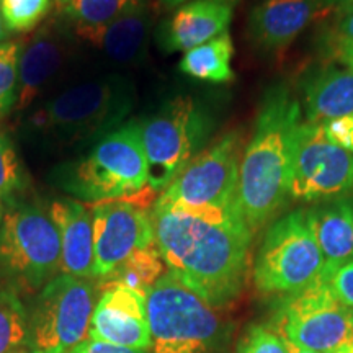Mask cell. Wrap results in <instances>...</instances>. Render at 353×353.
Returning a JSON list of instances; mask_svg holds the SVG:
<instances>
[{"label": "cell", "instance_id": "1", "mask_svg": "<svg viewBox=\"0 0 353 353\" xmlns=\"http://www.w3.org/2000/svg\"><path fill=\"white\" fill-rule=\"evenodd\" d=\"M151 219L154 244L170 275L211 307L236 299L245 280L254 234L239 211L154 206Z\"/></svg>", "mask_w": 353, "mask_h": 353}, {"label": "cell", "instance_id": "2", "mask_svg": "<svg viewBox=\"0 0 353 353\" xmlns=\"http://www.w3.org/2000/svg\"><path fill=\"white\" fill-rule=\"evenodd\" d=\"M301 107L283 85H273L262 100L249 144L244 149L236 208L252 232L267 224L290 198Z\"/></svg>", "mask_w": 353, "mask_h": 353}, {"label": "cell", "instance_id": "3", "mask_svg": "<svg viewBox=\"0 0 353 353\" xmlns=\"http://www.w3.org/2000/svg\"><path fill=\"white\" fill-rule=\"evenodd\" d=\"M61 182L83 200H126L145 208L152 195L139 123L103 136L87 157L65 169Z\"/></svg>", "mask_w": 353, "mask_h": 353}, {"label": "cell", "instance_id": "4", "mask_svg": "<svg viewBox=\"0 0 353 353\" xmlns=\"http://www.w3.org/2000/svg\"><path fill=\"white\" fill-rule=\"evenodd\" d=\"M130 108L126 83L120 79H99L61 92L30 117L28 128L54 143L74 144L107 132Z\"/></svg>", "mask_w": 353, "mask_h": 353}, {"label": "cell", "instance_id": "5", "mask_svg": "<svg viewBox=\"0 0 353 353\" xmlns=\"http://www.w3.org/2000/svg\"><path fill=\"white\" fill-rule=\"evenodd\" d=\"M325 260L311 228L307 210H294L265 232L254 265V281L267 294H291L314 283Z\"/></svg>", "mask_w": 353, "mask_h": 353}, {"label": "cell", "instance_id": "6", "mask_svg": "<svg viewBox=\"0 0 353 353\" xmlns=\"http://www.w3.org/2000/svg\"><path fill=\"white\" fill-rule=\"evenodd\" d=\"M152 353H210L221 324L214 307L167 273L145 294Z\"/></svg>", "mask_w": 353, "mask_h": 353}, {"label": "cell", "instance_id": "7", "mask_svg": "<svg viewBox=\"0 0 353 353\" xmlns=\"http://www.w3.org/2000/svg\"><path fill=\"white\" fill-rule=\"evenodd\" d=\"M242 154V132H228L196 154L167 185L154 206L187 211L237 210L236 192Z\"/></svg>", "mask_w": 353, "mask_h": 353}, {"label": "cell", "instance_id": "8", "mask_svg": "<svg viewBox=\"0 0 353 353\" xmlns=\"http://www.w3.org/2000/svg\"><path fill=\"white\" fill-rule=\"evenodd\" d=\"M330 273L296 293L286 294L275 316L288 343L316 353H334L353 342V307L335 296Z\"/></svg>", "mask_w": 353, "mask_h": 353}, {"label": "cell", "instance_id": "9", "mask_svg": "<svg viewBox=\"0 0 353 353\" xmlns=\"http://www.w3.org/2000/svg\"><path fill=\"white\" fill-rule=\"evenodd\" d=\"M148 159L149 188L164 192L195 157L210 134L208 114L190 97H179L139 123Z\"/></svg>", "mask_w": 353, "mask_h": 353}, {"label": "cell", "instance_id": "10", "mask_svg": "<svg viewBox=\"0 0 353 353\" xmlns=\"http://www.w3.org/2000/svg\"><path fill=\"white\" fill-rule=\"evenodd\" d=\"M94 290L83 278H52L28 321L30 353H69L87 341L94 314Z\"/></svg>", "mask_w": 353, "mask_h": 353}, {"label": "cell", "instance_id": "11", "mask_svg": "<svg viewBox=\"0 0 353 353\" xmlns=\"http://www.w3.org/2000/svg\"><path fill=\"white\" fill-rule=\"evenodd\" d=\"M0 260L38 288L61 268V239L51 216L37 205H13L0 224Z\"/></svg>", "mask_w": 353, "mask_h": 353}, {"label": "cell", "instance_id": "12", "mask_svg": "<svg viewBox=\"0 0 353 353\" xmlns=\"http://www.w3.org/2000/svg\"><path fill=\"white\" fill-rule=\"evenodd\" d=\"M353 190V152L332 143L322 125L301 123L294 149L290 198L330 200Z\"/></svg>", "mask_w": 353, "mask_h": 353}, {"label": "cell", "instance_id": "13", "mask_svg": "<svg viewBox=\"0 0 353 353\" xmlns=\"http://www.w3.org/2000/svg\"><path fill=\"white\" fill-rule=\"evenodd\" d=\"M94 276L103 278L132 252L154 244L151 214L126 200L95 203Z\"/></svg>", "mask_w": 353, "mask_h": 353}, {"label": "cell", "instance_id": "14", "mask_svg": "<svg viewBox=\"0 0 353 353\" xmlns=\"http://www.w3.org/2000/svg\"><path fill=\"white\" fill-rule=\"evenodd\" d=\"M145 294L125 286L105 290L92 314L90 341L134 350L151 348Z\"/></svg>", "mask_w": 353, "mask_h": 353}, {"label": "cell", "instance_id": "15", "mask_svg": "<svg viewBox=\"0 0 353 353\" xmlns=\"http://www.w3.org/2000/svg\"><path fill=\"white\" fill-rule=\"evenodd\" d=\"M330 0H263L249 15V37L262 51L288 48Z\"/></svg>", "mask_w": 353, "mask_h": 353}, {"label": "cell", "instance_id": "16", "mask_svg": "<svg viewBox=\"0 0 353 353\" xmlns=\"http://www.w3.org/2000/svg\"><path fill=\"white\" fill-rule=\"evenodd\" d=\"M236 0H192L167 20L161 33L165 51H190L228 33Z\"/></svg>", "mask_w": 353, "mask_h": 353}, {"label": "cell", "instance_id": "17", "mask_svg": "<svg viewBox=\"0 0 353 353\" xmlns=\"http://www.w3.org/2000/svg\"><path fill=\"white\" fill-rule=\"evenodd\" d=\"M68 43L54 25H46L34 33L20 52L19 99L17 108L23 110L38 99L51 79L64 65Z\"/></svg>", "mask_w": 353, "mask_h": 353}, {"label": "cell", "instance_id": "18", "mask_svg": "<svg viewBox=\"0 0 353 353\" xmlns=\"http://www.w3.org/2000/svg\"><path fill=\"white\" fill-rule=\"evenodd\" d=\"M50 216L59 231L61 270L83 280L94 276V219L87 206L69 198L56 200Z\"/></svg>", "mask_w": 353, "mask_h": 353}, {"label": "cell", "instance_id": "19", "mask_svg": "<svg viewBox=\"0 0 353 353\" xmlns=\"http://www.w3.org/2000/svg\"><path fill=\"white\" fill-rule=\"evenodd\" d=\"M311 228L325 260V272L334 275L353 260V196H337L307 210Z\"/></svg>", "mask_w": 353, "mask_h": 353}, {"label": "cell", "instance_id": "20", "mask_svg": "<svg viewBox=\"0 0 353 353\" xmlns=\"http://www.w3.org/2000/svg\"><path fill=\"white\" fill-rule=\"evenodd\" d=\"M307 123L325 121L353 114V70L329 65L312 72L303 85Z\"/></svg>", "mask_w": 353, "mask_h": 353}, {"label": "cell", "instance_id": "21", "mask_svg": "<svg viewBox=\"0 0 353 353\" xmlns=\"http://www.w3.org/2000/svg\"><path fill=\"white\" fill-rule=\"evenodd\" d=\"M151 23V17L143 7L105 26L76 30V34L103 51L114 63L131 64L143 56Z\"/></svg>", "mask_w": 353, "mask_h": 353}, {"label": "cell", "instance_id": "22", "mask_svg": "<svg viewBox=\"0 0 353 353\" xmlns=\"http://www.w3.org/2000/svg\"><path fill=\"white\" fill-rule=\"evenodd\" d=\"M234 44L229 33L187 51L179 63L180 72L198 81L224 83L234 79L231 61Z\"/></svg>", "mask_w": 353, "mask_h": 353}, {"label": "cell", "instance_id": "23", "mask_svg": "<svg viewBox=\"0 0 353 353\" xmlns=\"http://www.w3.org/2000/svg\"><path fill=\"white\" fill-rule=\"evenodd\" d=\"M162 273H164V260L159 254L156 244H152L132 252L112 273L100 278V286L103 291L114 286H125L148 293L164 276Z\"/></svg>", "mask_w": 353, "mask_h": 353}, {"label": "cell", "instance_id": "24", "mask_svg": "<svg viewBox=\"0 0 353 353\" xmlns=\"http://www.w3.org/2000/svg\"><path fill=\"white\" fill-rule=\"evenodd\" d=\"M56 3L74 32L105 26L144 7V0H56Z\"/></svg>", "mask_w": 353, "mask_h": 353}, {"label": "cell", "instance_id": "25", "mask_svg": "<svg viewBox=\"0 0 353 353\" xmlns=\"http://www.w3.org/2000/svg\"><path fill=\"white\" fill-rule=\"evenodd\" d=\"M28 342L25 307L12 291H0V353H19Z\"/></svg>", "mask_w": 353, "mask_h": 353}, {"label": "cell", "instance_id": "26", "mask_svg": "<svg viewBox=\"0 0 353 353\" xmlns=\"http://www.w3.org/2000/svg\"><path fill=\"white\" fill-rule=\"evenodd\" d=\"M51 0H2V19L8 33H26L41 23Z\"/></svg>", "mask_w": 353, "mask_h": 353}, {"label": "cell", "instance_id": "27", "mask_svg": "<svg viewBox=\"0 0 353 353\" xmlns=\"http://www.w3.org/2000/svg\"><path fill=\"white\" fill-rule=\"evenodd\" d=\"M20 43H0V117L7 114L19 99Z\"/></svg>", "mask_w": 353, "mask_h": 353}, {"label": "cell", "instance_id": "28", "mask_svg": "<svg viewBox=\"0 0 353 353\" xmlns=\"http://www.w3.org/2000/svg\"><path fill=\"white\" fill-rule=\"evenodd\" d=\"M25 187L21 162L7 136L0 132V198H10Z\"/></svg>", "mask_w": 353, "mask_h": 353}, {"label": "cell", "instance_id": "29", "mask_svg": "<svg viewBox=\"0 0 353 353\" xmlns=\"http://www.w3.org/2000/svg\"><path fill=\"white\" fill-rule=\"evenodd\" d=\"M237 353H290V348L275 329L257 325L245 334Z\"/></svg>", "mask_w": 353, "mask_h": 353}, {"label": "cell", "instance_id": "30", "mask_svg": "<svg viewBox=\"0 0 353 353\" xmlns=\"http://www.w3.org/2000/svg\"><path fill=\"white\" fill-rule=\"evenodd\" d=\"M322 130L332 143L353 152V114L322 123Z\"/></svg>", "mask_w": 353, "mask_h": 353}, {"label": "cell", "instance_id": "31", "mask_svg": "<svg viewBox=\"0 0 353 353\" xmlns=\"http://www.w3.org/2000/svg\"><path fill=\"white\" fill-rule=\"evenodd\" d=\"M335 296L345 303L347 306L353 307V260L339 268L330 278Z\"/></svg>", "mask_w": 353, "mask_h": 353}, {"label": "cell", "instance_id": "32", "mask_svg": "<svg viewBox=\"0 0 353 353\" xmlns=\"http://www.w3.org/2000/svg\"><path fill=\"white\" fill-rule=\"evenodd\" d=\"M332 39L353 43V7L339 8V15L332 25Z\"/></svg>", "mask_w": 353, "mask_h": 353}, {"label": "cell", "instance_id": "33", "mask_svg": "<svg viewBox=\"0 0 353 353\" xmlns=\"http://www.w3.org/2000/svg\"><path fill=\"white\" fill-rule=\"evenodd\" d=\"M69 353H145V350H134V348L117 347L97 341H85Z\"/></svg>", "mask_w": 353, "mask_h": 353}, {"label": "cell", "instance_id": "34", "mask_svg": "<svg viewBox=\"0 0 353 353\" xmlns=\"http://www.w3.org/2000/svg\"><path fill=\"white\" fill-rule=\"evenodd\" d=\"M330 46H332L335 59L345 65V68L353 70V43L335 41V39H332V44H330Z\"/></svg>", "mask_w": 353, "mask_h": 353}, {"label": "cell", "instance_id": "35", "mask_svg": "<svg viewBox=\"0 0 353 353\" xmlns=\"http://www.w3.org/2000/svg\"><path fill=\"white\" fill-rule=\"evenodd\" d=\"M187 2H192V0H157V8L161 12H170V10H175V8H179L180 6H183V3Z\"/></svg>", "mask_w": 353, "mask_h": 353}, {"label": "cell", "instance_id": "36", "mask_svg": "<svg viewBox=\"0 0 353 353\" xmlns=\"http://www.w3.org/2000/svg\"><path fill=\"white\" fill-rule=\"evenodd\" d=\"M8 30L6 28V23H3L2 19V0H0V43H3L8 38Z\"/></svg>", "mask_w": 353, "mask_h": 353}, {"label": "cell", "instance_id": "37", "mask_svg": "<svg viewBox=\"0 0 353 353\" xmlns=\"http://www.w3.org/2000/svg\"><path fill=\"white\" fill-rule=\"evenodd\" d=\"M332 6H337L339 8H348L353 7V0H330Z\"/></svg>", "mask_w": 353, "mask_h": 353}, {"label": "cell", "instance_id": "38", "mask_svg": "<svg viewBox=\"0 0 353 353\" xmlns=\"http://www.w3.org/2000/svg\"><path fill=\"white\" fill-rule=\"evenodd\" d=\"M286 343H288V342H286ZM288 348H290V353H316V352L304 350V348H299L296 345H293V343H288Z\"/></svg>", "mask_w": 353, "mask_h": 353}, {"label": "cell", "instance_id": "39", "mask_svg": "<svg viewBox=\"0 0 353 353\" xmlns=\"http://www.w3.org/2000/svg\"><path fill=\"white\" fill-rule=\"evenodd\" d=\"M334 353H353V342L347 343V345H343L342 348H339V350L334 352Z\"/></svg>", "mask_w": 353, "mask_h": 353}, {"label": "cell", "instance_id": "40", "mask_svg": "<svg viewBox=\"0 0 353 353\" xmlns=\"http://www.w3.org/2000/svg\"><path fill=\"white\" fill-rule=\"evenodd\" d=\"M3 213H6V208H3V200H2V198H0V224H2Z\"/></svg>", "mask_w": 353, "mask_h": 353}]
</instances>
